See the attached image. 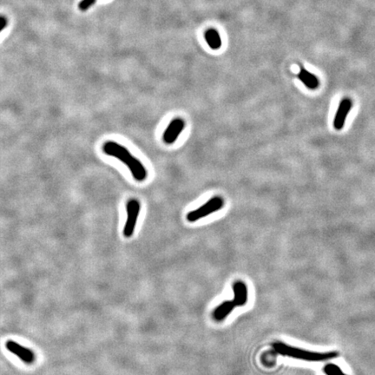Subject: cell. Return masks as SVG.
I'll return each instance as SVG.
<instances>
[{"mask_svg": "<svg viewBox=\"0 0 375 375\" xmlns=\"http://www.w3.org/2000/svg\"><path fill=\"white\" fill-rule=\"evenodd\" d=\"M297 78L300 79V82L302 83L307 89L316 90L320 86V81L317 77L302 67L300 68V72L297 74Z\"/></svg>", "mask_w": 375, "mask_h": 375, "instance_id": "cell-10", "label": "cell"}, {"mask_svg": "<svg viewBox=\"0 0 375 375\" xmlns=\"http://www.w3.org/2000/svg\"><path fill=\"white\" fill-rule=\"evenodd\" d=\"M235 307H236V305H235V302L231 301V300H227V301L222 302L215 308V310L213 311V314H212L213 319L218 321V322L224 321L226 318L232 313V311L235 309Z\"/></svg>", "mask_w": 375, "mask_h": 375, "instance_id": "cell-9", "label": "cell"}, {"mask_svg": "<svg viewBox=\"0 0 375 375\" xmlns=\"http://www.w3.org/2000/svg\"><path fill=\"white\" fill-rule=\"evenodd\" d=\"M103 153L115 157L125 164L130 170L134 179L138 182H143L148 178V171L144 167L143 163L138 158L131 155L126 147L123 146L120 143L109 141L102 145Z\"/></svg>", "mask_w": 375, "mask_h": 375, "instance_id": "cell-1", "label": "cell"}, {"mask_svg": "<svg viewBox=\"0 0 375 375\" xmlns=\"http://www.w3.org/2000/svg\"><path fill=\"white\" fill-rule=\"evenodd\" d=\"M127 220L123 228V235L129 238L133 235L137 226V219L141 211L140 201L137 199H130L127 202Z\"/></svg>", "mask_w": 375, "mask_h": 375, "instance_id": "cell-4", "label": "cell"}, {"mask_svg": "<svg viewBox=\"0 0 375 375\" xmlns=\"http://www.w3.org/2000/svg\"><path fill=\"white\" fill-rule=\"evenodd\" d=\"M352 106L353 102L350 99L344 98L341 100L334 116V127L335 130H341L344 127L345 122L347 120L348 114L350 113Z\"/></svg>", "mask_w": 375, "mask_h": 375, "instance_id": "cell-7", "label": "cell"}, {"mask_svg": "<svg viewBox=\"0 0 375 375\" xmlns=\"http://www.w3.org/2000/svg\"><path fill=\"white\" fill-rule=\"evenodd\" d=\"M95 0H82V1L79 3V9L81 10H88L90 7L93 6V4L95 3Z\"/></svg>", "mask_w": 375, "mask_h": 375, "instance_id": "cell-13", "label": "cell"}, {"mask_svg": "<svg viewBox=\"0 0 375 375\" xmlns=\"http://www.w3.org/2000/svg\"><path fill=\"white\" fill-rule=\"evenodd\" d=\"M325 374L327 375H345L338 366L334 364H328L324 368Z\"/></svg>", "mask_w": 375, "mask_h": 375, "instance_id": "cell-12", "label": "cell"}, {"mask_svg": "<svg viewBox=\"0 0 375 375\" xmlns=\"http://www.w3.org/2000/svg\"><path fill=\"white\" fill-rule=\"evenodd\" d=\"M7 20L4 17H0V31H3V28L6 26Z\"/></svg>", "mask_w": 375, "mask_h": 375, "instance_id": "cell-14", "label": "cell"}, {"mask_svg": "<svg viewBox=\"0 0 375 375\" xmlns=\"http://www.w3.org/2000/svg\"><path fill=\"white\" fill-rule=\"evenodd\" d=\"M205 39L209 45V47L213 50H218L222 45V40H221V37L219 35L218 31L214 29H210L206 31Z\"/></svg>", "mask_w": 375, "mask_h": 375, "instance_id": "cell-11", "label": "cell"}, {"mask_svg": "<svg viewBox=\"0 0 375 375\" xmlns=\"http://www.w3.org/2000/svg\"><path fill=\"white\" fill-rule=\"evenodd\" d=\"M273 348L277 354L287 356L290 358L298 359L307 362H324L337 356V353L328 352V353H316V352L307 351L300 348L291 347L282 342L274 343Z\"/></svg>", "mask_w": 375, "mask_h": 375, "instance_id": "cell-2", "label": "cell"}, {"mask_svg": "<svg viewBox=\"0 0 375 375\" xmlns=\"http://www.w3.org/2000/svg\"><path fill=\"white\" fill-rule=\"evenodd\" d=\"M224 206V200L221 196H215L209 199L206 203L200 206L199 208L188 213L187 220L189 222H194L200 219L207 217L215 212L221 210Z\"/></svg>", "mask_w": 375, "mask_h": 375, "instance_id": "cell-3", "label": "cell"}, {"mask_svg": "<svg viewBox=\"0 0 375 375\" xmlns=\"http://www.w3.org/2000/svg\"><path fill=\"white\" fill-rule=\"evenodd\" d=\"M185 120L181 117H177L172 120L168 125L167 129L164 131L163 139L164 143L168 145H171L176 143L178 137L181 135L183 130H185Z\"/></svg>", "mask_w": 375, "mask_h": 375, "instance_id": "cell-5", "label": "cell"}, {"mask_svg": "<svg viewBox=\"0 0 375 375\" xmlns=\"http://www.w3.org/2000/svg\"><path fill=\"white\" fill-rule=\"evenodd\" d=\"M5 347H6L8 351L17 356L24 363L31 364L32 362H34L35 355L33 352L28 349V348H24L21 345L17 344V342L13 341H8L5 344Z\"/></svg>", "mask_w": 375, "mask_h": 375, "instance_id": "cell-6", "label": "cell"}, {"mask_svg": "<svg viewBox=\"0 0 375 375\" xmlns=\"http://www.w3.org/2000/svg\"><path fill=\"white\" fill-rule=\"evenodd\" d=\"M234 292V302L236 307H243L248 301V288L244 282L237 281L233 284Z\"/></svg>", "mask_w": 375, "mask_h": 375, "instance_id": "cell-8", "label": "cell"}]
</instances>
